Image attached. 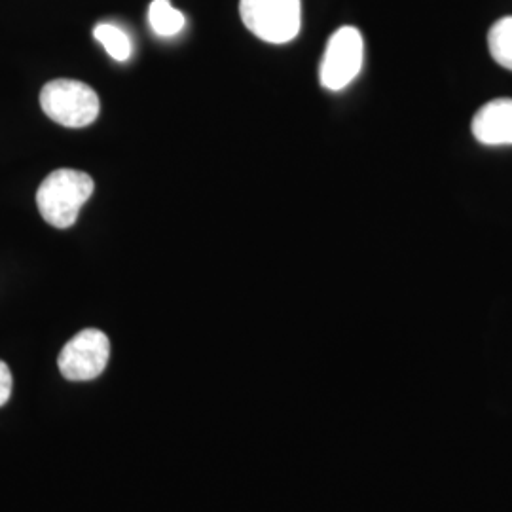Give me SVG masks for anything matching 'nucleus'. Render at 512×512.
<instances>
[{"mask_svg":"<svg viewBox=\"0 0 512 512\" xmlns=\"http://www.w3.org/2000/svg\"><path fill=\"white\" fill-rule=\"evenodd\" d=\"M148 23L158 37L169 38L183 31L186 19L169 0H152L148 6Z\"/></svg>","mask_w":512,"mask_h":512,"instance_id":"nucleus-7","label":"nucleus"},{"mask_svg":"<svg viewBox=\"0 0 512 512\" xmlns=\"http://www.w3.org/2000/svg\"><path fill=\"white\" fill-rule=\"evenodd\" d=\"M44 114L63 128L80 129L93 124L99 116V95L78 80L59 78L44 84L40 92Z\"/></svg>","mask_w":512,"mask_h":512,"instance_id":"nucleus-2","label":"nucleus"},{"mask_svg":"<svg viewBox=\"0 0 512 512\" xmlns=\"http://www.w3.org/2000/svg\"><path fill=\"white\" fill-rule=\"evenodd\" d=\"M239 16L256 38L287 44L300 33L302 0H239Z\"/></svg>","mask_w":512,"mask_h":512,"instance_id":"nucleus-3","label":"nucleus"},{"mask_svg":"<svg viewBox=\"0 0 512 512\" xmlns=\"http://www.w3.org/2000/svg\"><path fill=\"white\" fill-rule=\"evenodd\" d=\"M12 387H14L12 372L4 361H0V406L8 403V399L12 395Z\"/></svg>","mask_w":512,"mask_h":512,"instance_id":"nucleus-10","label":"nucleus"},{"mask_svg":"<svg viewBox=\"0 0 512 512\" xmlns=\"http://www.w3.org/2000/svg\"><path fill=\"white\" fill-rule=\"evenodd\" d=\"M109 357V336L101 330L86 329L61 349L57 366L69 382H90L105 372Z\"/></svg>","mask_w":512,"mask_h":512,"instance_id":"nucleus-5","label":"nucleus"},{"mask_svg":"<svg viewBox=\"0 0 512 512\" xmlns=\"http://www.w3.org/2000/svg\"><path fill=\"white\" fill-rule=\"evenodd\" d=\"M476 141L488 147L512 145V99L499 97L476 110L473 118Z\"/></svg>","mask_w":512,"mask_h":512,"instance_id":"nucleus-6","label":"nucleus"},{"mask_svg":"<svg viewBox=\"0 0 512 512\" xmlns=\"http://www.w3.org/2000/svg\"><path fill=\"white\" fill-rule=\"evenodd\" d=\"M365 61V40L355 27H340L327 42L319 78L323 88L340 92L359 76Z\"/></svg>","mask_w":512,"mask_h":512,"instance_id":"nucleus-4","label":"nucleus"},{"mask_svg":"<svg viewBox=\"0 0 512 512\" xmlns=\"http://www.w3.org/2000/svg\"><path fill=\"white\" fill-rule=\"evenodd\" d=\"M488 48L497 65L512 71V16L495 21L488 33Z\"/></svg>","mask_w":512,"mask_h":512,"instance_id":"nucleus-8","label":"nucleus"},{"mask_svg":"<svg viewBox=\"0 0 512 512\" xmlns=\"http://www.w3.org/2000/svg\"><path fill=\"white\" fill-rule=\"evenodd\" d=\"M93 179L76 169H57L38 186L37 205L40 217L50 226L71 228L80 209L92 198Z\"/></svg>","mask_w":512,"mask_h":512,"instance_id":"nucleus-1","label":"nucleus"},{"mask_svg":"<svg viewBox=\"0 0 512 512\" xmlns=\"http://www.w3.org/2000/svg\"><path fill=\"white\" fill-rule=\"evenodd\" d=\"M93 37L109 52L114 61L124 63L131 57V40L126 35V31L120 29L118 25L99 23L93 29Z\"/></svg>","mask_w":512,"mask_h":512,"instance_id":"nucleus-9","label":"nucleus"}]
</instances>
